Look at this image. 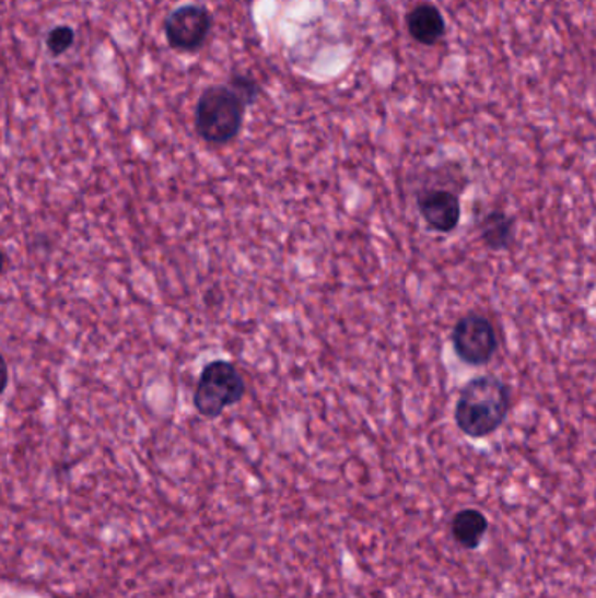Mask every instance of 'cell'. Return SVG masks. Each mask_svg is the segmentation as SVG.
<instances>
[{
    "label": "cell",
    "mask_w": 596,
    "mask_h": 598,
    "mask_svg": "<svg viewBox=\"0 0 596 598\" xmlns=\"http://www.w3.org/2000/svg\"><path fill=\"white\" fill-rule=\"evenodd\" d=\"M510 411V387L496 376H476L461 389L455 422L466 436L483 439L504 424Z\"/></svg>",
    "instance_id": "6da1fadb"
},
{
    "label": "cell",
    "mask_w": 596,
    "mask_h": 598,
    "mask_svg": "<svg viewBox=\"0 0 596 598\" xmlns=\"http://www.w3.org/2000/svg\"><path fill=\"white\" fill-rule=\"evenodd\" d=\"M245 107L244 98L230 84L207 87L198 98L195 114L198 136L209 144H227L242 130Z\"/></svg>",
    "instance_id": "7a4b0ae2"
},
{
    "label": "cell",
    "mask_w": 596,
    "mask_h": 598,
    "mask_svg": "<svg viewBox=\"0 0 596 598\" xmlns=\"http://www.w3.org/2000/svg\"><path fill=\"white\" fill-rule=\"evenodd\" d=\"M247 392L244 376L230 361L218 359L201 370L195 389V408L204 419H218L230 407L244 399Z\"/></svg>",
    "instance_id": "3957f363"
},
{
    "label": "cell",
    "mask_w": 596,
    "mask_h": 598,
    "mask_svg": "<svg viewBox=\"0 0 596 598\" xmlns=\"http://www.w3.org/2000/svg\"><path fill=\"white\" fill-rule=\"evenodd\" d=\"M452 343L458 359L470 366L490 363L499 349L493 324L478 314L466 315L455 324Z\"/></svg>",
    "instance_id": "277c9868"
},
{
    "label": "cell",
    "mask_w": 596,
    "mask_h": 598,
    "mask_svg": "<svg viewBox=\"0 0 596 598\" xmlns=\"http://www.w3.org/2000/svg\"><path fill=\"white\" fill-rule=\"evenodd\" d=\"M212 28V16L197 4L175 8L165 22L166 40L177 51H195L201 48Z\"/></svg>",
    "instance_id": "5b68a950"
},
{
    "label": "cell",
    "mask_w": 596,
    "mask_h": 598,
    "mask_svg": "<svg viewBox=\"0 0 596 598\" xmlns=\"http://www.w3.org/2000/svg\"><path fill=\"white\" fill-rule=\"evenodd\" d=\"M418 210L432 232L452 233L460 224V198L449 189L432 188L418 192Z\"/></svg>",
    "instance_id": "8992f818"
},
{
    "label": "cell",
    "mask_w": 596,
    "mask_h": 598,
    "mask_svg": "<svg viewBox=\"0 0 596 598\" xmlns=\"http://www.w3.org/2000/svg\"><path fill=\"white\" fill-rule=\"evenodd\" d=\"M408 32L417 43L425 44V46H434L443 39L446 25L440 9L432 4H418L417 8L409 11Z\"/></svg>",
    "instance_id": "52a82bcc"
},
{
    "label": "cell",
    "mask_w": 596,
    "mask_h": 598,
    "mask_svg": "<svg viewBox=\"0 0 596 598\" xmlns=\"http://www.w3.org/2000/svg\"><path fill=\"white\" fill-rule=\"evenodd\" d=\"M479 233L488 249H507L513 244L514 219L502 210H490L479 223Z\"/></svg>",
    "instance_id": "ba28073f"
},
{
    "label": "cell",
    "mask_w": 596,
    "mask_h": 598,
    "mask_svg": "<svg viewBox=\"0 0 596 598\" xmlns=\"http://www.w3.org/2000/svg\"><path fill=\"white\" fill-rule=\"evenodd\" d=\"M488 530L487 516L478 509H464L453 516L452 532L458 544L469 550L478 548Z\"/></svg>",
    "instance_id": "9c48e42d"
},
{
    "label": "cell",
    "mask_w": 596,
    "mask_h": 598,
    "mask_svg": "<svg viewBox=\"0 0 596 598\" xmlns=\"http://www.w3.org/2000/svg\"><path fill=\"white\" fill-rule=\"evenodd\" d=\"M74 31L67 25L55 26L51 32H49L48 37H46V46H48V51L51 52L52 57H61L63 52L69 51L74 44Z\"/></svg>",
    "instance_id": "30bf717a"
},
{
    "label": "cell",
    "mask_w": 596,
    "mask_h": 598,
    "mask_svg": "<svg viewBox=\"0 0 596 598\" xmlns=\"http://www.w3.org/2000/svg\"><path fill=\"white\" fill-rule=\"evenodd\" d=\"M230 86L244 98L245 104L250 105L256 101L257 84L254 79L245 78V75H235L231 79Z\"/></svg>",
    "instance_id": "8fae6325"
}]
</instances>
